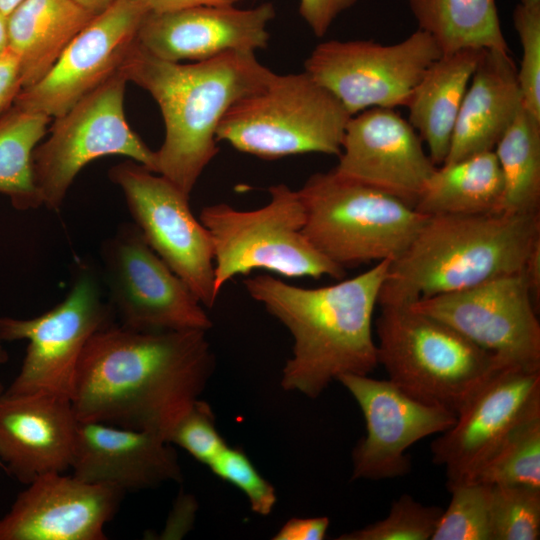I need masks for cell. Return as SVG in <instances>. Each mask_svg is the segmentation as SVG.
<instances>
[{
	"mask_svg": "<svg viewBox=\"0 0 540 540\" xmlns=\"http://www.w3.org/2000/svg\"><path fill=\"white\" fill-rule=\"evenodd\" d=\"M206 332L99 329L77 369L71 401L78 421L145 430L170 442L215 369Z\"/></svg>",
	"mask_w": 540,
	"mask_h": 540,
	"instance_id": "1",
	"label": "cell"
},
{
	"mask_svg": "<svg viewBox=\"0 0 540 540\" xmlns=\"http://www.w3.org/2000/svg\"><path fill=\"white\" fill-rule=\"evenodd\" d=\"M390 260L346 280L318 288L267 274L243 281L249 296L279 320L293 338L281 386L317 398L344 374L369 375L379 365L372 318Z\"/></svg>",
	"mask_w": 540,
	"mask_h": 540,
	"instance_id": "2",
	"label": "cell"
},
{
	"mask_svg": "<svg viewBox=\"0 0 540 540\" xmlns=\"http://www.w3.org/2000/svg\"><path fill=\"white\" fill-rule=\"evenodd\" d=\"M119 71L158 104L165 137L156 151L157 173L187 195L219 152L216 130L226 111L275 74L254 52L229 51L182 64L157 58L137 42Z\"/></svg>",
	"mask_w": 540,
	"mask_h": 540,
	"instance_id": "3",
	"label": "cell"
},
{
	"mask_svg": "<svg viewBox=\"0 0 540 540\" xmlns=\"http://www.w3.org/2000/svg\"><path fill=\"white\" fill-rule=\"evenodd\" d=\"M538 243L540 212L427 217L390 262L378 304L409 306L521 272Z\"/></svg>",
	"mask_w": 540,
	"mask_h": 540,
	"instance_id": "4",
	"label": "cell"
},
{
	"mask_svg": "<svg viewBox=\"0 0 540 540\" xmlns=\"http://www.w3.org/2000/svg\"><path fill=\"white\" fill-rule=\"evenodd\" d=\"M378 363L411 397L457 414L495 372L510 366L458 331L409 306H381Z\"/></svg>",
	"mask_w": 540,
	"mask_h": 540,
	"instance_id": "5",
	"label": "cell"
},
{
	"mask_svg": "<svg viewBox=\"0 0 540 540\" xmlns=\"http://www.w3.org/2000/svg\"><path fill=\"white\" fill-rule=\"evenodd\" d=\"M297 191L305 210L304 235L343 269L395 260L427 218L401 199L334 169L311 175Z\"/></svg>",
	"mask_w": 540,
	"mask_h": 540,
	"instance_id": "6",
	"label": "cell"
},
{
	"mask_svg": "<svg viewBox=\"0 0 540 540\" xmlns=\"http://www.w3.org/2000/svg\"><path fill=\"white\" fill-rule=\"evenodd\" d=\"M351 115L307 72L278 75L233 103L216 140L261 159L303 153H341Z\"/></svg>",
	"mask_w": 540,
	"mask_h": 540,
	"instance_id": "7",
	"label": "cell"
},
{
	"mask_svg": "<svg viewBox=\"0 0 540 540\" xmlns=\"http://www.w3.org/2000/svg\"><path fill=\"white\" fill-rule=\"evenodd\" d=\"M268 192L269 202L255 210L226 203L202 208L199 219L211 236L216 293L235 276L257 269L285 277L344 278L345 269L304 235L305 210L298 191L277 184Z\"/></svg>",
	"mask_w": 540,
	"mask_h": 540,
	"instance_id": "8",
	"label": "cell"
},
{
	"mask_svg": "<svg viewBox=\"0 0 540 540\" xmlns=\"http://www.w3.org/2000/svg\"><path fill=\"white\" fill-rule=\"evenodd\" d=\"M127 78L121 71L54 118L48 139L32 156L43 205L58 209L80 170L108 155H122L157 173L156 151L130 128L124 112Z\"/></svg>",
	"mask_w": 540,
	"mask_h": 540,
	"instance_id": "9",
	"label": "cell"
},
{
	"mask_svg": "<svg viewBox=\"0 0 540 540\" xmlns=\"http://www.w3.org/2000/svg\"><path fill=\"white\" fill-rule=\"evenodd\" d=\"M442 55L435 40L418 29L403 41L330 40L318 44L304 67L352 116L373 107L406 106L428 67Z\"/></svg>",
	"mask_w": 540,
	"mask_h": 540,
	"instance_id": "10",
	"label": "cell"
},
{
	"mask_svg": "<svg viewBox=\"0 0 540 540\" xmlns=\"http://www.w3.org/2000/svg\"><path fill=\"white\" fill-rule=\"evenodd\" d=\"M109 314L95 277L84 271L66 298L49 311L30 319L1 317L2 341H28L21 369L5 391L72 400L83 351L94 333L109 324Z\"/></svg>",
	"mask_w": 540,
	"mask_h": 540,
	"instance_id": "11",
	"label": "cell"
},
{
	"mask_svg": "<svg viewBox=\"0 0 540 540\" xmlns=\"http://www.w3.org/2000/svg\"><path fill=\"white\" fill-rule=\"evenodd\" d=\"M109 178L124 193L134 224L149 246L203 306L213 307L218 294L211 236L194 216L190 195L133 160L112 167Z\"/></svg>",
	"mask_w": 540,
	"mask_h": 540,
	"instance_id": "12",
	"label": "cell"
},
{
	"mask_svg": "<svg viewBox=\"0 0 540 540\" xmlns=\"http://www.w3.org/2000/svg\"><path fill=\"white\" fill-rule=\"evenodd\" d=\"M509 365L540 370V324L523 270L410 304Z\"/></svg>",
	"mask_w": 540,
	"mask_h": 540,
	"instance_id": "13",
	"label": "cell"
},
{
	"mask_svg": "<svg viewBox=\"0 0 540 540\" xmlns=\"http://www.w3.org/2000/svg\"><path fill=\"white\" fill-rule=\"evenodd\" d=\"M106 278L121 325L146 332L203 330L212 322L202 303L154 252L135 224L104 249Z\"/></svg>",
	"mask_w": 540,
	"mask_h": 540,
	"instance_id": "14",
	"label": "cell"
},
{
	"mask_svg": "<svg viewBox=\"0 0 540 540\" xmlns=\"http://www.w3.org/2000/svg\"><path fill=\"white\" fill-rule=\"evenodd\" d=\"M149 13L140 0H115L72 39L49 72L14 106L57 118L119 71Z\"/></svg>",
	"mask_w": 540,
	"mask_h": 540,
	"instance_id": "15",
	"label": "cell"
},
{
	"mask_svg": "<svg viewBox=\"0 0 540 540\" xmlns=\"http://www.w3.org/2000/svg\"><path fill=\"white\" fill-rule=\"evenodd\" d=\"M359 405L366 433L352 451V480H385L411 471L407 449L432 434L443 433L456 414L411 397L389 379L344 374L337 379Z\"/></svg>",
	"mask_w": 540,
	"mask_h": 540,
	"instance_id": "16",
	"label": "cell"
},
{
	"mask_svg": "<svg viewBox=\"0 0 540 540\" xmlns=\"http://www.w3.org/2000/svg\"><path fill=\"white\" fill-rule=\"evenodd\" d=\"M540 408V370L505 366L495 372L456 414L455 423L431 443L447 488L470 481L507 434Z\"/></svg>",
	"mask_w": 540,
	"mask_h": 540,
	"instance_id": "17",
	"label": "cell"
},
{
	"mask_svg": "<svg viewBox=\"0 0 540 540\" xmlns=\"http://www.w3.org/2000/svg\"><path fill=\"white\" fill-rule=\"evenodd\" d=\"M422 142L409 121L393 108H368L348 120L334 171L414 208L437 167Z\"/></svg>",
	"mask_w": 540,
	"mask_h": 540,
	"instance_id": "18",
	"label": "cell"
},
{
	"mask_svg": "<svg viewBox=\"0 0 540 540\" xmlns=\"http://www.w3.org/2000/svg\"><path fill=\"white\" fill-rule=\"evenodd\" d=\"M0 518V540H105L124 491L63 472L27 484Z\"/></svg>",
	"mask_w": 540,
	"mask_h": 540,
	"instance_id": "19",
	"label": "cell"
},
{
	"mask_svg": "<svg viewBox=\"0 0 540 540\" xmlns=\"http://www.w3.org/2000/svg\"><path fill=\"white\" fill-rule=\"evenodd\" d=\"M274 17L271 2L249 9L228 5L149 12L139 28L137 43L170 62H198L229 51L255 53L267 46V26Z\"/></svg>",
	"mask_w": 540,
	"mask_h": 540,
	"instance_id": "20",
	"label": "cell"
},
{
	"mask_svg": "<svg viewBox=\"0 0 540 540\" xmlns=\"http://www.w3.org/2000/svg\"><path fill=\"white\" fill-rule=\"evenodd\" d=\"M78 419L68 398L45 393L0 395V462L24 484L71 468Z\"/></svg>",
	"mask_w": 540,
	"mask_h": 540,
	"instance_id": "21",
	"label": "cell"
},
{
	"mask_svg": "<svg viewBox=\"0 0 540 540\" xmlns=\"http://www.w3.org/2000/svg\"><path fill=\"white\" fill-rule=\"evenodd\" d=\"M71 469L81 480L124 492L182 480L177 453L162 436L102 422H78Z\"/></svg>",
	"mask_w": 540,
	"mask_h": 540,
	"instance_id": "22",
	"label": "cell"
},
{
	"mask_svg": "<svg viewBox=\"0 0 540 540\" xmlns=\"http://www.w3.org/2000/svg\"><path fill=\"white\" fill-rule=\"evenodd\" d=\"M469 84L443 163L492 151L523 108L509 51L484 50Z\"/></svg>",
	"mask_w": 540,
	"mask_h": 540,
	"instance_id": "23",
	"label": "cell"
},
{
	"mask_svg": "<svg viewBox=\"0 0 540 540\" xmlns=\"http://www.w3.org/2000/svg\"><path fill=\"white\" fill-rule=\"evenodd\" d=\"M483 51L467 48L442 54L428 67L405 106L409 123L426 143L435 165L447 157L462 100Z\"/></svg>",
	"mask_w": 540,
	"mask_h": 540,
	"instance_id": "24",
	"label": "cell"
},
{
	"mask_svg": "<svg viewBox=\"0 0 540 540\" xmlns=\"http://www.w3.org/2000/svg\"><path fill=\"white\" fill-rule=\"evenodd\" d=\"M95 15L73 0H24L8 16V49L18 60L22 89L49 72Z\"/></svg>",
	"mask_w": 540,
	"mask_h": 540,
	"instance_id": "25",
	"label": "cell"
},
{
	"mask_svg": "<svg viewBox=\"0 0 540 540\" xmlns=\"http://www.w3.org/2000/svg\"><path fill=\"white\" fill-rule=\"evenodd\" d=\"M503 179L494 151H485L436 167L414 209L426 216L499 211Z\"/></svg>",
	"mask_w": 540,
	"mask_h": 540,
	"instance_id": "26",
	"label": "cell"
},
{
	"mask_svg": "<svg viewBox=\"0 0 540 540\" xmlns=\"http://www.w3.org/2000/svg\"><path fill=\"white\" fill-rule=\"evenodd\" d=\"M442 54L475 48L508 52L495 0H407Z\"/></svg>",
	"mask_w": 540,
	"mask_h": 540,
	"instance_id": "27",
	"label": "cell"
},
{
	"mask_svg": "<svg viewBox=\"0 0 540 540\" xmlns=\"http://www.w3.org/2000/svg\"><path fill=\"white\" fill-rule=\"evenodd\" d=\"M493 151L503 179L499 211L539 212L540 119L523 107Z\"/></svg>",
	"mask_w": 540,
	"mask_h": 540,
	"instance_id": "28",
	"label": "cell"
},
{
	"mask_svg": "<svg viewBox=\"0 0 540 540\" xmlns=\"http://www.w3.org/2000/svg\"><path fill=\"white\" fill-rule=\"evenodd\" d=\"M51 120L45 114L14 105L0 117V193L18 210L43 205L32 156Z\"/></svg>",
	"mask_w": 540,
	"mask_h": 540,
	"instance_id": "29",
	"label": "cell"
},
{
	"mask_svg": "<svg viewBox=\"0 0 540 540\" xmlns=\"http://www.w3.org/2000/svg\"><path fill=\"white\" fill-rule=\"evenodd\" d=\"M470 481L540 489V408L514 426Z\"/></svg>",
	"mask_w": 540,
	"mask_h": 540,
	"instance_id": "30",
	"label": "cell"
},
{
	"mask_svg": "<svg viewBox=\"0 0 540 540\" xmlns=\"http://www.w3.org/2000/svg\"><path fill=\"white\" fill-rule=\"evenodd\" d=\"M448 490L450 503L431 540H492L491 485L466 481Z\"/></svg>",
	"mask_w": 540,
	"mask_h": 540,
	"instance_id": "31",
	"label": "cell"
},
{
	"mask_svg": "<svg viewBox=\"0 0 540 540\" xmlns=\"http://www.w3.org/2000/svg\"><path fill=\"white\" fill-rule=\"evenodd\" d=\"M492 540L540 538V489L491 485Z\"/></svg>",
	"mask_w": 540,
	"mask_h": 540,
	"instance_id": "32",
	"label": "cell"
},
{
	"mask_svg": "<svg viewBox=\"0 0 540 540\" xmlns=\"http://www.w3.org/2000/svg\"><path fill=\"white\" fill-rule=\"evenodd\" d=\"M443 509L427 506L404 494L388 515L363 528L340 535L338 540H431Z\"/></svg>",
	"mask_w": 540,
	"mask_h": 540,
	"instance_id": "33",
	"label": "cell"
},
{
	"mask_svg": "<svg viewBox=\"0 0 540 540\" xmlns=\"http://www.w3.org/2000/svg\"><path fill=\"white\" fill-rule=\"evenodd\" d=\"M513 24L522 48L517 79L523 107L540 119V5L519 3L513 11Z\"/></svg>",
	"mask_w": 540,
	"mask_h": 540,
	"instance_id": "34",
	"label": "cell"
},
{
	"mask_svg": "<svg viewBox=\"0 0 540 540\" xmlns=\"http://www.w3.org/2000/svg\"><path fill=\"white\" fill-rule=\"evenodd\" d=\"M208 467L216 476L241 490L253 512L262 516L272 512L277 502L275 489L240 448L227 445Z\"/></svg>",
	"mask_w": 540,
	"mask_h": 540,
	"instance_id": "35",
	"label": "cell"
},
{
	"mask_svg": "<svg viewBox=\"0 0 540 540\" xmlns=\"http://www.w3.org/2000/svg\"><path fill=\"white\" fill-rule=\"evenodd\" d=\"M170 443L183 448L206 466L227 446L216 427L210 405L200 399L177 424Z\"/></svg>",
	"mask_w": 540,
	"mask_h": 540,
	"instance_id": "36",
	"label": "cell"
},
{
	"mask_svg": "<svg viewBox=\"0 0 540 540\" xmlns=\"http://www.w3.org/2000/svg\"><path fill=\"white\" fill-rule=\"evenodd\" d=\"M358 0H300L299 14L317 37H323L334 20Z\"/></svg>",
	"mask_w": 540,
	"mask_h": 540,
	"instance_id": "37",
	"label": "cell"
},
{
	"mask_svg": "<svg viewBox=\"0 0 540 540\" xmlns=\"http://www.w3.org/2000/svg\"><path fill=\"white\" fill-rule=\"evenodd\" d=\"M21 90L20 66L15 55L8 49L0 57V117L13 106Z\"/></svg>",
	"mask_w": 540,
	"mask_h": 540,
	"instance_id": "38",
	"label": "cell"
},
{
	"mask_svg": "<svg viewBox=\"0 0 540 540\" xmlns=\"http://www.w3.org/2000/svg\"><path fill=\"white\" fill-rule=\"evenodd\" d=\"M328 517L292 518L274 535V540H322L328 527Z\"/></svg>",
	"mask_w": 540,
	"mask_h": 540,
	"instance_id": "39",
	"label": "cell"
},
{
	"mask_svg": "<svg viewBox=\"0 0 540 540\" xmlns=\"http://www.w3.org/2000/svg\"><path fill=\"white\" fill-rule=\"evenodd\" d=\"M192 507V499L189 496L179 497L163 530L162 538H177L186 533L192 522Z\"/></svg>",
	"mask_w": 540,
	"mask_h": 540,
	"instance_id": "40",
	"label": "cell"
},
{
	"mask_svg": "<svg viewBox=\"0 0 540 540\" xmlns=\"http://www.w3.org/2000/svg\"><path fill=\"white\" fill-rule=\"evenodd\" d=\"M149 12L164 13L199 6H228L242 0H140Z\"/></svg>",
	"mask_w": 540,
	"mask_h": 540,
	"instance_id": "41",
	"label": "cell"
},
{
	"mask_svg": "<svg viewBox=\"0 0 540 540\" xmlns=\"http://www.w3.org/2000/svg\"><path fill=\"white\" fill-rule=\"evenodd\" d=\"M523 273L528 283L533 301L537 309L540 304V243H538L529 254Z\"/></svg>",
	"mask_w": 540,
	"mask_h": 540,
	"instance_id": "42",
	"label": "cell"
},
{
	"mask_svg": "<svg viewBox=\"0 0 540 540\" xmlns=\"http://www.w3.org/2000/svg\"><path fill=\"white\" fill-rule=\"evenodd\" d=\"M94 14H99L108 8L115 0H73Z\"/></svg>",
	"mask_w": 540,
	"mask_h": 540,
	"instance_id": "43",
	"label": "cell"
},
{
	"mask_svg": "<svg viewBox=\"0 0 540 540\" xmlns=\"http://www.w3.org/2000/svg\"><path fill=\"white\" fill-rule=\"evenodd\" d=\"M8 16L0 12V57L8 50Z\"/></svg>",
	"mask_w": 540,
	"mask_h": 540,
	"instance_id": "44",
	"label": "cell"
},
{
	"mask_svg": "<svg viewBox=\"0 0 540 540\" xmlns=\"http://www.w3.org/2000/svg\"><path fill=\"white\" fill-rule=\"evenodd\" d=\"M24 0H0V12L9 16Z\"/></svg>",
	"mask_w": 540,
	"mask_h": 540,
	"instance_id": "45",
	"label": "cell"
},
{
	"mask_svg": "<svg viewBox=\"0 0 540 540\" xmlns=\"http://www.w3.org/2000/svg\"><path fill=\"white\" fill-rule=\"evenodd\" d=\"M8 360V354L2 345V339L0 338V365L4 364Z\"/></svg>",
	"mask_w": 540,
	"mask_h": 540,
	"instance_id": "46",
	"label": "cell"
},
{
	"mask_svg": "<svg viewBox=\"0 0 540 540\" xmlns=\"http://www.w3.org/2000/svg\"><path fill=\"white\" fill-rule=\"evenodd\" d=\"M521 4H524V5H530V6H536V5H540V0H520Z\"/></svg>",
	"mask_w": 540,
	"mask_h": 540,
	"instance_id": "47",
	"label": "cell"
},
{
	"mask_svg": "<svg viewBox=\"0 0 540 540\" xmlns=\"http://www.w3.org/2000/svg\"><path fill=\"white\" fill-rule=\"evenodd\" d=\"M4 387L2 385V383L0 382V395L4 392ZM0 467L2 468V465H1V462H0Z\"/></svg>",
	"mask_w": 540,
	"mask_h": 540,
	"instance_id": "48",
	"label": "cell"
}]
</instances>
